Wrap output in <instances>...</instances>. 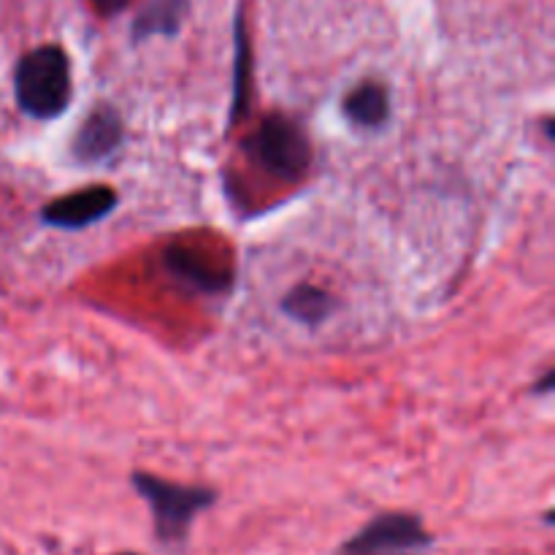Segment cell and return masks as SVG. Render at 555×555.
Returning a JSON list of instances; mask_svg holds the SVG:
<instances>
[{
	"mask_svg": "<svg viewBox=\"0 0 555 555\" xmlns=\"http://www.w3.org/2000/svg\"><path fill=\"white\" fill-rule=\"evenodd\" d=\"M117 206V195L108 188H87L76 190V193L63 195V198L52 201L43 206L41 220L47 225L63 228V231H79V228L92 225V222L103 220L108 211Z\"/></svg>",
	"mask_w": 555,
	"mask_h": 555,
	"instance_id": "277c9868",
	"label": "cell"
},
{
	"mask_svg": "<svg viewBox=\"0 0 555 555\" xmlns=\"http://www.w3.org/2000/svg\"><path fill=\"white\" fill-rule=\"evenodd\" d=\"M128 555H133V553H128Z\"/></svg>",
	"mask_w": 555,
	"mask_h": 555,
	"instance_id": "7c38bea8",
	"label": "cell"
},
{
	"mask_svg": "<svg viewBox=\"0 0 555 555\" xmlns=\"http://www.w3.org/2000/svg\"><path fill=\"white\" fill-rule=\"evenodd\" d=\"M287 314L298 323H323L331 312H334V298L325 291L312 285H301L293 293H287L285 304H282Z\"/></svg>",
	"mask_w": 555,
	"mask_h": 555,
	"instance_id": "30bf717a",
	"label": "cell"
},
{
	"mask_svg": "<svg viewBox=\"0 0 555 555\" xmlns=\"http://www.w3.org/2000/svg\"><path fill=\"white\" fill-rule=\"evenodd\" d=\"M253 144L258 160L274 177L298 179L304 177V171L312 163V146H309L307 133L282 114L263 119Z\"/></svg>",
	"mask_w": 555,
	"mask_h": 555,
	"instance_id": "3957f363",
	"label": "cell"
},
{
	"mask_svg": "<svg viewBox=\"0 0 555 555\" xmlns=\"http://www.w3.org/2000/svg\"><path fill=\"white\" fill-rule=\"evenodd\" d=\"M128 3L130 0H92V5H95V9L106 16L117 14V11H122Z\"/></svg>",
	"mask_w": 555,
	"mask_h": 555,
	"instance_id": "8fae6325",
	"label": "cell"
},
{
	"mask_svg": "<svg viewBox=\"0 0 555 555\" xmlns=\"http://www.w3.org/2000/svg\"><path fill=\"white\" fill-rule=\"evenodd\" d=\"M133 482L155 513L157 534L168 542L182 540L195 515L215 502V493L206 488L173 486V482L157 480V477L141 475V472L133 477Z\"/></svg>",
	"mask_w": 555,
	"mask_h": 555,
	"instance_id": "7a4b0ae2",
	"label": "cell"
},
{
	"mask_svg": "<svg viewBox=\"0 0 555 555\" xmlns=\"http://www.w3.org/2000/svg\"><path fill=\"white\" fill-rule=\"evenodd\" d=\"M428 534L410 515H385L356 537L352 551H393V547L426 545Z\"/></svg>",
	"mask_w": 555,
	"mask_h": 555,
	"instance_id": "5b68a950",
	"label": "cell"
},
{
	"mask_svg": "<svg viewBox=\"0 0 555 555\" xmlns=\"http://www.w3.org/2000/svg\"><path fill=\"white\" fill-rule=\"evenodd\" d=\"M168 266H171L173 274L193 282V285L201 287V291L217 293L222 291V287H228V282H231V276H228L225 269L206 266L204 255L190 253V249H171V253H168Z\"/></svg>",
	"mask_w": 555,
	"mask_h": 555,
	"instance_id": "9c48e42d",
	"label": "cell"
},
{
	"mask_svg": "<svg viewBox=\"0 0 555 555\" xmlns=\"http://www.w3.org/2000/svg\"><path fill=\"white\" fill-rule=\"evenodd\" d=\"M345 114L358 128H379L390 114L388 90L377 81H363L345 98Z\"/></svg>",
	"mask_w": 555,
	"mask_h": 555,
	"instance_id": "52a82bcc",
	"label": "cell"
},
{
	"mask_svg": "<svg viewBox=\"0 0 555 555\" xmlns=\"http://www.w3.org/2000/svg\"><path fill=\"white\" fill-rule=\"evenodd\" d=\"M122 139V122L112 108H95L81 125L74 141V155L85 163H98L112 155Z\"/></svg>",
	"mask_w": 555,
	"mask_h": 555,
	"instance_id": "8992f818",
	"label": "cell"
},
{
	"mask_svg": "<svg viewBox=\"0 0 555 555\" xmlns=\"http://www.w3.org/2000/svg\"><path fill=\"white\" fill-rule=\"evenodd\" d=\"M188 14V0H146L133 22L135 41L152 36H173Z\"/></svg>",
	"mask_w": 555,
	"mask_h": 555,
	"instance_id": "ba28073f",
	"label": "cell"
},
{
	"mask_svg": "<svg viewBox=\"0 0 555 555\" xmlns=\"http://www.w3.org/2000/svg\"><path fill=\"white\" fill-rule=\"evenodd\" d=\"M16 103L36 119H54L70 103L68 54L54 43L38 47L20 60L14 74Z\"/></svg>",
	"mask_w": 555,
	"mask_h": 555,
	"instance_id": "6da1fadb",
	"label": "cell"
}]
</instances>
